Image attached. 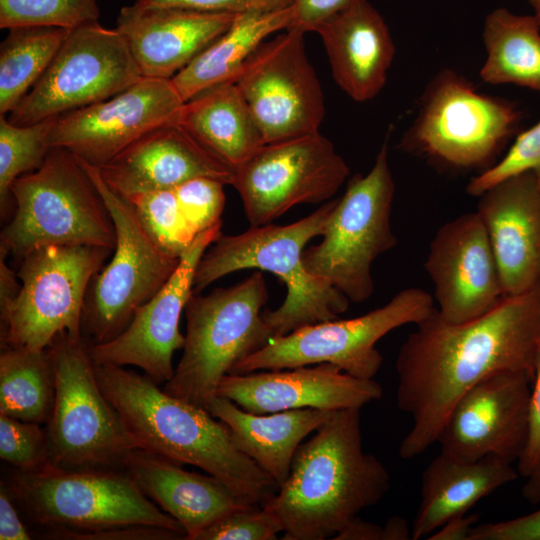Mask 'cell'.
Masks as SVG:
<instances>
[{"instance_id": "cell-48", "label": "cell", "mask_w": 540, "mask_h": 540, "mask_svg": "<svg viewBox=\"0 0 540 540\" xmlns=\"http://www.w3.org/2000/svg\"><path fill=\"white\" fill-rule=\"evenodd\" d=\"M7 255L0 251V310L9 305L18 295L21 285L17 273L7 265Z\"/></svg>"}, {"instance_id": "cell-29", "label": "cell", "mask_w": 540, "mask_h": 540, "mask_svg": "<svg viewBox=\"0 0 540 540\" xmlns=\"http://www.w3.org/2000/svg\"><path fill=\"white\" fill-rule=\"evenodd\" d=\"M176 123L234 173L265 144L234 81L207 88L184 102Z\"/></svg>"}, {"instance_id": "cell-12", "label": "cell", "mask_w": 540, "mask_h": 540, "mask_svg": "<svg viewBox=\"0 0 540 540\" xmlns=\"http://www.w3.org/2000/svg\"><path fill=\"white\" fill-rule=\"evenodd\" d=\"M113 250L49 245L21 259V288L0 310L2 346L43 350L62 333L82 337V315L92 278Z\"/></svg>"}, {"instance_id": "cell-23", "label": "cell", "mask_w": 540, "mask_h": 540, "mask_svg": "<svg viewBox=\"0 0 540 540\" xmlns=\"http://www.w3.org/2000/svg\"><path fill=\"white\" fill-rule=\"evenodd\" d=\"M104 182L123 197L175 189L197 177L232 185L234 171L176 122L146 133L110 161L96 167Z\"/></svg>"}, {"instance_id": "cell-14", "label": "cell", "mask_w": 540, "mask_h": 540, "mask_svg": "<svg viewBox=\"0 0 540 540\" xmlns=\"http://www.w3.org/2000/svg\"><path fill=\"white\" fill-rule=\"evenodd\" d=\"M142 75L114 28L99 22L70 30L50 65L20 104L7 115L31 125L106 100Z\"/></svg>"}, {"instance_id": "cell-36", "label": "cell", "mask_w": 540, "mask_h": 540, "mask_svg": "<svg viewBox=\"0 0 540 540\" xmlns=\"http://www.w3.org/2000/svg\"><path fill=\"white\" fill-rule=\"evenodd\" d=\"M127 198L150 236L167 253L180 257L197 235L189 229L174 189L150 191Z\"/></svg>"}, {"instance_id": "cell-15", "label": "cell", "mask_w": 540, "mask_h": 540, "mask_svg": "<svg viewBox=\"0 0 540 540\" xmlns=\"http://www.w3.org/2000/svg\"><path fill=\"white\" fill-rule=\"evenodd\" d=\"M350 174L333 143L319 132L264 144L235 170L251 226L269 224L299 204L327 202Z\"/></svg>"}, {"instance_id": "cell-47", "label": "cell", "mask_w": 540, "mask_h": 540, "mask_svg": "<svg viewBox=\"0 0 540 540\" xmlns=\"http://www.w3.org/2000/svg\"><path fill=\"white\" fill-rule=\"evenodd\" d=\"M478 519L477 515L462 514L445 522L433 532L430 540H468L469 533Z\"/></svg>"}, {"instance_id": "cell-11", "label": "cell", "mask_w": 540, "mask_h": 540, "mask_svg": "<svg viewBox=\"0 0 540 540\" xmlns=\"http://www.w3.org/2000/svg\"><path fill=\"white\" fill-rule=\"evenodd\" d=\"M82 163L103 196L116 230L113 256L92 278L85 297L81 332L83 340L93 345L113 339L129 325L135 312L171 278L181 256L159 247L133 204L110 188L96 167Z\"/></svg>"}, {"instance_id": "cell-46", "label": "cell", "mask_w": 540, "mask_h": 540, "mask_svg": "<svg viewBox=\"0 0 540 540\" xmlns=\"http://www.w3.org/2000/svg\"><path fill=\"white\" fill-rule=\"evenodd\" d=\"M334 540H388L385 525L364 521L358 516L354 518L345 528H343Z\"/></svg>"}, {"instance_id": "cell-9", "label": "cell", "mask_w": 540, "mask_h": 540, "mask_svg": "<svg viewBox=\"0 0 540 540\" xmlns=\"http://www.w3.org/2000/svg\"><path fill=\"white\" fill-rule=\"evenodd\" d=\"M520 119L511 102L482 94L463 76L445 69L425 88L399 147L449 169H487Z\"/></svg>"}, {"instance_id": "cell-38", "label": "cell", "mask_w": 540, "mask_h": 540, "mask_svg": "<svg viewBox=\"0 0 540 540\" xmlns=\"http://www.w3.org/2000/svg\"><path fill=\"white\" fill-rule=\"evenodd\" d=\"M527 171L535 175L540 186V121L520 133L500 161L472 178L466 191L478 197L502 180Z\"/></svg>"}, {"instance_id": "cell-19", "label": "cell", "mask_w": 540, "mask_h": 540, "mask_svg": "<svg viewBox=\"0 0 540 540\" xmlns=\"http://www.w3.org/2000/svg\"><path fill=\"white\" fill-rule=\"evenodd\" d=\"M222 223L199 233L180 257L167 283L134 314L129 325L113 339L88 345L93 362L136 366L158 385L174 373V353L183 348L179 330L182 312L193 294L197 264L208 247L222 234Z\"/></svg>"}, {"instance_id": "cell-28", "label": "cell", "mask_w": 540, "mask_h": 540, "mask_svg": "<svg viewBox=\"0 0 540 540\" xmlns=\"http://www.w3.org/2000/svg\"><path fill=\"white\" fill-rule=\"evenodd\" d=\"M208 411L225 424L235 447L270 476L278 488L288 477L299 445L333 412L304 408L254 414L222 396L210 402Z\"/></svg>"}, {"instance_id": "cell-51", "label": "cell", "mask_w": 540, "mask_h": 540, "mask_svg": "<svg viewBox=\"0 0 540 540\" xmlns=\"http://www.w3.org/2000/svg\"><path fill=\"white\" fill-rule=\"evenodd\" d=\"M535 10V16L540 19V0H528Z\"/></svg>"}, {"instance_id": "cell-32", "label": "cell", "mask_w": 540, "mask_h": 540, "mask_svg": "<svg viewBox=\"0 0 540 540\" xmlns=\"http://www.w3.org/2000/svg\"><path fill=\"white\" fill-rule=\"evenodd\" d=\"M55 376L49 348L31 350L2 346L0 415L47 423L54 404Z\"/></svg>"}, {"instance_id": "cell-30", "label": "cell", "mask_w": 540, "mask_h": 540, "mask_svg": "<svg viewBox=\"0 0 540 540\" xmlns=\"http://www.w3.org/2000/svg\"><path fill=\"white\" fill-rule=\"evenodd\" d=\"M292 7L237 14L229 28L171 78L184 102L212 86L234 81L267 38L291 27Z\"/></svg>"}, {"instance_id": "cell-24", "label": "cell", "mask_w": 540, "mask_h": 540, "mask_svg": "<svg viewBox=\"0 0 540 540\" xmlns=\"http://www.w3.org/2000/svg\"><path fill=\"white\" fill-rule=\"evenodd\" d=\"M236 15L133 3L121 8L115 29L142 77L171 79L225 32Z\"/></svg>"}, {"instance_id": "cell-25", "label": "cell", "mask_w": 540, "mask_h": 540, "mask_svg": "<svg viewBox=\"0 0 540 540\" xmlns=\"http://www.w3.org/2000/svg\"><path fill=\"white\" fill-rule=\"evenodd\" d=\"M123 469L139 489L196 540L226 515L252 507L211 475L190 472L182 464L144 448L131 451Z\"/></svg>"}, {"instance_id": "cell-4", "label": "cell", "mask_w": 540, "mask_h": 540, "mask_svg": "<svg viewBox=\"0 0 540 540\" xmlns=\"http://www.w3.org/2000/svg\"><path fill=\"white\" fill-rule=\"evenodd\" d=\"M337 199L325 202L310 215L288 225L251 226L237 235L221 234L200 258L194 273L193 292L227 274L255 269L268 271L287 287L283 303L263 312L274 337L301 327L337 319L350 301L328 281L307 271L303 252L307 243L321 236Z\"/></svg>"}, {"instance_id": "cell-7", "label": "cell", "mask_w": 540, "mask_h": 540, "mask_svg": "<svg viewBox=\"0 0 540 540\" xmlns=\"http://www.w3.org/2000/svg\"><path fill=\"white\" fill-rule=\"evenodd\" d=\"M267 300L260 270L207 295L193 292L184 310L182 356L163 390L208 410L223 377L274 337L262 312Z\"/></svg>"}, {"instance_id": "cell-42", "label": "cell", "mask_w": 540, "mask_h": 540, "mask_svg": "<svg viewBox=\"0 0 540 540\" xmlns=\"http://www.w3.org/2000/svg\"><path fill=\"white\" fill-rule=\"evenodd\" d=\"M540 462V339L534 358L533 389L528 411V434L523 452L517 460V471L527 477Z\"/></svg>"}, {"instance_id": "cell-3", "label": "cell", "mask_w": 540, "mask_h": 540, "mask_svg": "<svg viewBox=\"0 0 540 540\" xmlns=\"http://www.w3.org/2000/svg\"><path fill=\"white\" fill-rule=\"evenodd\" d=\"M98 383L141 447L199 467L236 496L264 506L278 487L232 442L228 428L208 410L178 399L147 375L94 362Z\"/></svg>"}, {"instance_id": "cell-49", "label": "cell", "mask_w": 540, "mask_h": 540, "mask_svg": "<svg viewBox=\"0 0 540 540\" xmlns=\"http://www.w3.org/2000/svg\"><path fill=\"white\" fill-rule=\"evenodd\" d=\"M521 493L523 498L531 504L540 502V462L531 474L526 477Z\"/></svg>"}, {"instance_id": "cell-50", "label": "cell", "mask_w": 540, "mask_h": 540, "mask_svg": "<svg viewBox=\"0 0 540 540\" xmlns=\"http://www.w3.org/2000/svg\"><path fill=\"white\" fill-rule=\"evenodd\" d=\"M388 540H408L411 539V528L407 521L401 517L393 516L385 523Z\"/></svg>"}, {"instance_id": "cell-26", "label": "cell", "mask_w": 540, "mask_h": 540, "mask_svg": "<svg viewBox=\"0 0 540 540\" xmlns=\"http://www.w3.org/2000/svg\"><path fill=\"white\" fill-rule=\"evenodd\" d=\"M332 77L354 101L366 102L383 89L395 46L383 17L361 0L316 27Z\"/></svg>"}, {"instance_id": "cell-52", "label": "cell", "mask_w": 540, "mask_h": 540, "mask_svg": "<svg viewBox=\"0 0 540 540\" xmlns=\"http://www.w3.org/2000/svg\"><path fill=\"white\" fill-rule=\"evenodd\" d=\"M538 20H539V19H538ZM539 22H540V20H539Z\"/></svg>"}, {"instance_id": "cell-43", "label": "cell", "mask_w": 540, "mask_h": 540, "mask_svg": "<svg viewBox=\"0 0 540 540\" xmlns=\"http://www.w3.org/2000/svg\"><path fill=\"white\" fill-rule=\"evenodd\" d=\"M468 540H540V509L509 520L474 525Z\"/></svg>"}, {"instance_id": "cell-17", "label": "cell", "mask_w": 540, "mask_h": 540, "mask_svg": "<svg viewBox=\"0 0 540 540\" xmlns=\"http://www.w3.org/2000/svg\"><path fill=\"white\" fill-rule=\"evenodd\" d=\"M183 104L171 79L142 77L106 100L58 116L49 146L100 167L146 133L176 122Z\"/></svg>"}, {"instance_id": "cell-34", "label": "cell", "mask_w": 540, "mask_h": 540, "mask_svg": "<svg viewBox=\"0 0 540 540\" xmlns=\"http://www.w3.org/2000/svg\"><path fill=\"white\" fill-rule=\"evenodd\" d=\"M57 117L19 126L0 115V208L11 201L10 187L20 176L38 169L49 150V134Z\"/></svg>"}, {"instance_id": "cell-44", "label": "cell", "mask_w": 540, "mask_h": 540, "mask_svg": "<svg viewBox=\"0 0 540 540\" xmlns=\"http://www.w3.org/2000/svg\"><path fill=\"white\" fill-rule=\"evenodd\" d=\"M359 1L361 0H291L290 6L293 10L291 27L304 33L314 32L322 22Z\"/></svg>"}, {"instance_id": "cell-2", "label": "cell", "mask_w": 540, "mask_h": 540, "mask_svg": "<svg viewBox=\"0 0 540 540\" xmlns=\"http://www.w3.org/2000/svg\"><path fill=\"white\" fill-rule=\"evenodd\" d=\"M360 410L340 409L297 448L286 480L264 507L285 540L334 538L390 489L381 461L362 446Z\"/></svg>"}, {"instance_id": "cell-27", "label": "cell", "mask_w": 540, "mask_h": 540, "mask_svg": "<svg viewBox=\"0 0 540 540\" xmlns=\"http://www.w3.org/2000/svg\"><path fill=\"white\" fill-rule=\"evenodd\" d=\"M519 476L496 456L466 461L440 452L425 468L411 539L427 538L451 518L466 514L479 500Z\"/></svg>"}, {"instance_id": "cell-16", "label": "cell", "mask_w": 540, "mask_h": 540, "mask_svg": "<svg viewBox=\"0 0 540 540\" xmlns=\"http://www.w3.org/2000/svg\"><path fill=\"white\" fill-rule=\"evenodd\" d=\"M304 35L291 27L265 40L234 80L265 144L319 132L324 119V95Z\"/></svg>"}, {"instance_id": "cell-10", "label": "cell", "mask_w": 540, "mask_h": 540, "mask_svg": "<svg viewBox=\"0 0 540 540\" xmlns=\"http://www.w3.org/2000/svg\"><path fill=\"white\" fill-rule=\"evenodd\" d=\"M394 192L386 137L370 171L348 181L321 242L303 252L307 271L328 281L350 302L362 303L372 296V263L397 243L391 227Z\"/></svg>"}, {"instance_id": "cell-21", "label": "cell", "mask_w": 540, "mask_h": 540, "mask_svg": "<svg viewBox=\"0 0 540 540\" xmlns=\"http://www.w3.org/2000/svg\"><path fill=\"white\" fill-rule=\"evenodd\" d=\"M382 395V387L374 379L354 377L329 363L228 374L217 390V396L254 414L304 408L361 409Z\"/></svg>"}, {"instance_id": "cell-41", "label": "cell", "mask_w": 540, "mask_h": 540, "mask_svg": "<svg viewBox=\"0 0 540 540\" xmlns=\"http://www.w3.org/2000/svg\"><path fill=\"white\" fill-rule=\"evenodd\" d=\"M138 6H161L209 13L269 12L291 5V0H135Z\"/></svg>"}, {"instance_id": "cell-39", "label": "cell", "mask_w": 540, "mask_h": 540, "mask_svg": "<svg viewBox=\"0 0 540 540\" xmlns=\"http://www.w3.org/2000/svg\"><path fill=\"white\" fill-rule=\"evenodd\" d=\"M225 183L197 177L177 186L174 191L184 219L194 235L222 223Z\"/></svg>"}, {"instance_id": "cell-31", "label": "cell", "mask_w": 540, "mask_h": 540, "mask_svg": "<svg viewBox=\"0 0 540 540\" xmlns=\"http://www.w3.org/2000/svg\"><path fill=\"white\" fill-rule=\"evenodd\" d=\"M483 42L486 59L480 77L484 82L540 92V22L536 16L496 9L485 20Z\"/></svg>"}, {"instance_id": "cell-20", "label": "cell", "mask_w": 540, "mask_h": 540, "mask_svg": "<svg viewBox=\"0 0 540 540\" xmlns=\"http://www.w3.org/2000/svg\"><path fill=\"white\" fill-rule=\"evenodd\" d=\"M424 268L434 285L437 310L446 321L461 323L479 317L505 297L477 212L461 214L437 230Z\"/></svg>"}, {"instance_id": "cell-1", "label": "cell", "mask_w": 540, "mask_h": 540, "mask_svg": "<svg viewBox=\"0 0 540 540\" xmlns=\"http://www.w3.org/2000/svg\"><path fill=\"white\" fill-rule=\"evenodd\" d=\"M539 339L540 284L465 322L446 321L435 308L416 324L395 364L397 406L412 419L400 457L412 459L434 444L457 401L484 377L501 370L534 376Z\"/></svg>"}, {"instance_id": "cell-33", "label": "cell", "mask_w": 540, "mask_h": 540, "mask_svg": "<svg viewBox=\"0 0 540 540\" xmlns=\"http://www.w3.org/2000/svg\"><path fill=\"white\" fill-rule=\"evenodd\" d=\"M69 30L47 26L9 29L0 46V115L10 114L44 74Z\"/></svg>"}, {"instance_id": "cell-35", "label": "cell", "mask_w": 540, "mask_h": 540, "mask_svg": "<svg viewBox=\"0 0 540 540\" xmlns=\"http://www.w3.org/2000/svg\"><path fill=\"white\" fill-rule=\"evenodd\" d=\"M97 0H0V28L47 26L73 30L99 22Z\"/></svg>"}, {"instance_id": "cell-40", "label": "cell", "mask_w": 540, "mask_h": 540, "mask_svg": "<svg viewBox=\"0 0 540 540\" xmlns=\"http://www.w3.org/2000/svg\"><path fill=\"white\" fill-rule=\"evenodd\" d=\"M283 532L277 516L264 506L234 511L219 519L196 540H275Z\"/></svg>"}, {"instance_id": "cell-18", "label": "cell", "mask_w": 540, "mask_h": 540, "mask_svg": "<svg viewBox=\"0 0 540 540\" xmlns=\"http://www.w3.org/2000/svg\"><path fill=\"white\" fill-rule=\"evenodd\" d=\"M526 370H501L473 385L457 401L437 441L441 452L466 461L519 459L528 434L530 384Z\"/></svg>"}, {"instance_id": "cell-22", "label": "cell", "mask_w": 540, "mask_h": 540, "mask_svg": "<svg viewBox=\"0 0 540 540\" xmlns=\"http://www.w3.org/2000/svg\"><path fill=\"white\" fill-rule=\"evenodd\" d=\"M477 214L499 268L504 295L518 296L540 284V186L523 172L478 196Z\"/></svg>"}, {"instance_id": "cell-13", "label": "cell", "mask_w": 540, "mask_h": 540, "mask_svg": "<svg viewBox=\"0 0 540 540\" xmlns=\"http://www.w3.org/2000/svg\"><path fill=\"white\" fill-rule=\"evenodd\" d=\"M435 308L427 291L406 288L362 316L307 325L273 337L229 374L329 363L354 377L373 379L383 362L376 343L396 328L418 324Z\"/></svg>"}, {"instance_id": "cell-5", "label": "cell", "mask_w": 540, "mask_h": 540, "mask_svg": "<svg viewBox=\"0 0 540 540\" xmlns=\"http://www.w3.org/2000/svg\"><path fill=\"white\" fill-rule=\"evenodd\" d=\"M16 209L0 234V251L22 259L49 245L114 250L116 230L103 196L82 161L51 148L43 164L10 187Z\"/></svg>"}, {"instance_id": "cell-37", "label": "cell", "mask_w": 540, "mask_h": 540, "mask_svg": "<svg viewBox=\"0 0 540 540\" xmlns=\"http://www.w3.org/2000/svg\"><path fill=\"white\" fill-rule=\"evenodd\" d=\"M0 458L25 473L51 465L46 429L38 423L0 415Z\"/></svg>"}, {"instance_id": "cell-8", "label": "cell", "mask_w": 540, "mask_h": 540, "mask_svg": "<svg viewBox=\"0 0 540 540\" xmlns=\"http://www.w3.org/2000/svg\"><path fill=\"white\" fill-rule=\"evenodd\" d=\"M48 348L55 376L46 423L51 463L66 470H124L127 455L142 447L103 393L88 344L62 333Z\"/></svg>"}, {"instance_id": "cell-6", "label": "cell", "mask_w": 540, "mask_h": 540, "mask_svg": "<svg viewBox=\"0 0 540 540\" xmlns=\"http://www.w3.org/2000/svg\"><path fill=\"white\" fill-rule=\"evenodd\" d=\"M1 483L29 520L43 528L45 539L134 525L186 535L125 470H66L51 464L36 472L16 470Z\"/></svg>"}, {"instance_id": "cell-45", "label": "cell", "mask_w": 540, "mask_h": 540, "mask_svg": "<svg viewBox=\"0 0 540 540\" xmlns=\"http://www.w3.org/2000/svg\"><path fill=\"white\" fill-rule=\"evenodd\" d=\"M18 507L4 484L0 487V540H29L31 534L22 522Z\"/></svg>"}]
</instances>
